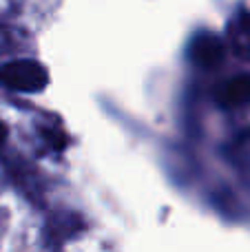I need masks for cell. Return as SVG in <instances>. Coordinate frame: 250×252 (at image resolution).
Here are the masks:
<instances>
[{"label": "cell", "instance_id": "3", "mask_svg": "<svg viewBox=\"0 0 250 252\" xmlns=\"http://www.w3.org/2000/svg\"><path fill=\"white\" fill-rule=\"evenodd\" d=\"M221 102L226 106H233V109L250 104V73H242L230 80L221 89Z\"/></svg>", "mask_w": 250, "mask_h": 252}, {"label": "cell", "instance_id": "4", "mask_svg": "<svg viewBox=\"0 0 250 252\" xmlns=\"http://www.w3.org/2000/svg\"><path fill=\"white\" fill-rule=\"evenodd\" d=\"M44 137L49 139V144H51L56 151H62V148L66 146V142H69V139H66L62 133H58V130H47V133H44Z\"/></svg>", "mask_w": 250, "mask_h": 252}, {"label": "cell", "instance_id": "1", "mask_svg": "<svg viewBox=\"0 0 250 252\" xmlns=\"http://www.w3.org/2000/svg\"><path fill=\"white\" fill-rule=\"evenodd\" d=\"M0 82L11 91L35 93L49 84V73L35 60H13L0 69Z\"/></svg>", "mask_w": 250, "mask_h": 252}, {"label": "cell", "instance_id": "5", "mask_svg": "<svg viewBox=\"0 0 250 252\" xmlns=\"http://www.w3.org/2000/svg\"><path fill=\"white\" fill-rule=\"evenodd\" d=\"M4 137H7V126H4L2 122H0V144L4 142Z\"/></svg>", "mask_w": 250, "mask_h": 252}, {"label": "cell", "instance_id": "2", "mask_svg": "<svg viewBox=\"0 0 250 252\" xmlns=\"http://www.w3.org/2000/svg\"><path fill=\"white\" fill-rule=\"evenodd\" d=\"M224 42H221L217 35L211 33H202L193 40L190 44V58H193L195 64L204 66V69H213L224 60Z\"/></svg>", "mask_w": 250, "mask_h": 252}]
</instances>
